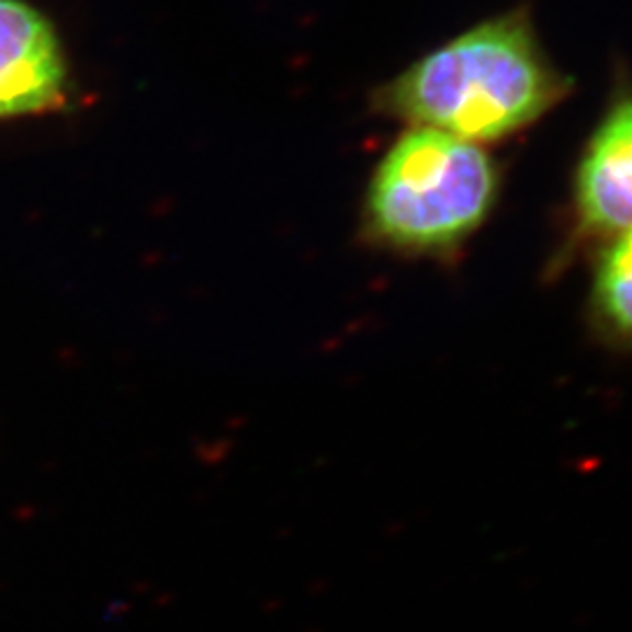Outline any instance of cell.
I'll return each instance as SVG.
<instances>
[{
  "label": "cell",
  "instance_id": "cell-3",
  "mask_svg": "<svg viewBox=\"0 0 632 632\" xmlns=\"http://www.w3.org/2000/svg\"><path fill=\"white\" fill-rule=\"evenodd\" d=\"M68 68L55 26L24 0H0V120L57 109Z\"/></svg>",
  "mask_w": 632,
  "mask_h": 632
},
{
  "label": "cell",
  "instance_id": "cell-2",
  "mask_svg": "<svg viewBox=\"0 0 632 632\" xmlns=\"http://www.w3.org/2000/svg\"><path fill=\"white\" fill-rule=\"evenodd\" d=\"M499 167L471 140L410 127L382 155L363 200V235L386 251L445 258L489 218Z\"/></svg>",
  "mask_w": 632,
  "mask_h": 632
},
{
  "label": "cell",
  "instance_id": "cell-4",
  "mask_svg": "<svg viewBox=\"0 0 632 632\" xmlns=\"http://www.w3.org/2000/svg\"><path fill=\"white\" fill-rule=\"evenodd\" d=\"M582 230L611 237L632 227V94H623L592 132L574 176Z\"/></svg>",
  "mask_w": 632,
  "mask_h": 632
},
{
  "label": "cell",
  "instance_id": "cell-1",
  "mask_svg": "<svg viewBox=\"0 0 632 632\" xmlns=\"http://www.w3.org/2000/svg\"><path fill=\"white\" fill-rule=\"evenodd\" d=\"M569 90L530 12L508 10L413 61L377 90L375 105L408 127L483 146L532 127Z\"/></svg>",
  "mask_w": 632,
  "mask_h": 632
},
{
  "label": "cell",
  "instance_id": "cell-5",
  "mask_svg": "<svg viewBox=\"0 0 632 632\" xmlns=\"http://www.w3.org/2000/svg\"><path fill=\"white\" fill-rule=\"evenodd\" d=\"M607 239L592 272V324L609 342L632 347V227Z\"/></svg>",
  "mask_w": 632,
  "mask_h": 632
}]
</instances>
